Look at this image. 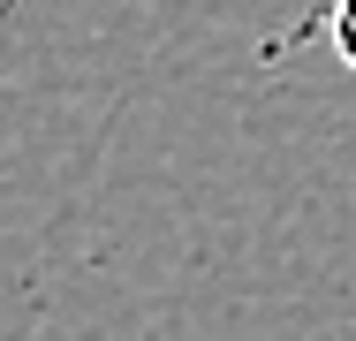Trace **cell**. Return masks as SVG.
Here are the masks:
<instances>
[{
	"label": "cell",
	"mask_w": 356,
	"mask_h": 341,
	"mask_svg": "<svg viewBox=\"0 0 356 341\" xmlns=\"http://www.w3.org/2000/svg\"><path fill=\"white\" fill-rule=\"evenodd\" d=\"M326 23H334V54L356 68V0H334V15H326Z\"/></svg>",
	"instance_id": "6da1fadb"
},
{
	"label": "cell",
	"mask_w": 356,
	"mask_h": 341,
	"mask_svg": "<svg viewBox=\"0 0 356 341\" xmlns=\"http://www.w3.org/2000/svg\"><path fill=\"white\" fill-rule=\"evenodd\" d=\"M0 8H8V0H0Z\"/></svg>",
	"instance_id": "7a4b0ae2"
}]
</instances>
